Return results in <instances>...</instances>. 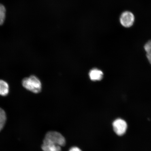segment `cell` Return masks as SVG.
Here are the masks:
<instances>
[{
  "label": "cell",
  "instance_id": "3957f363",
  "mask_svg": "<svg viewBox=\"0 0 151 151\" xmlns=\"http://www.w3.org/2000/svg\"><path fill=\"white\" fill-rule=\"evenodd\" d=\"M120 22L122 25L125 28L131 27L135 22V17L132 12L125 11L121 14Z\"/></svg>",
  "mask_w": 151,
  "mask_h": 151
},
{
  "label": "cell",
  "instance_id": "6da1fadb",
  "mask_svg": "<svg viewBox=\"0 0 151 151\" xmlns=\"http://www.w3.org/2000/svg\"><path fill=\"white\" fill-rule=\"evenodd\" d=\"M22 85L26 89L34 93H39L42 89L40 80L34 75L24 78L22 81Z\"/></svg>",
  "mask_w": 151,
  "mask_h": 151
},
{
  "label": "cell",
  "instance_id": "8fae6325",
  "mask_svg": "<svg viewBox=\"0 0 151 151\" xmlns=\"http://www.w3.org/2000/svg\"><path fill=\"white\" fill-rule=\"evenodd\" d=\"M69 151H82L80 149L77 147H72L70 149Z\"/></svg>",
  "mask_w": 151,
  "mask_h": 151
},
{
  "label": "cell",
  "instance_id": "277c9868",
  "mask_svg": "<svg viewBox=\"0 0 151 151\" xmlns=\"http://www.w3.org/2000/svg\"><path fill=\"white\" fill-rule=\"evenodd\" d=\"M112 125L115 133L119 136L124 135L127 131V122L122 119L118 118L115 120L113 122Z\"/></svg>",
  "mask_w": 151,
  "mask_h": 151
},
{
  "label": "cell",
  "instance_id": "8992f818",
  "mask_svg": "<svg viewBox=\"0 0 151 151\" xmlns=\"http://www.w3.org/2000/svg\"><path fill=\"white\" fill-rule=\"evenodd\" d=\"M41 148L43 151H61V146L44 140Z\"/></svg>",
  "mask_w": 151,
  "mask_h": 151
},
{
  "label": "cell",
  "instance_id": "7a4b0ae2",
  "mask_svg": "<svg viewBox=\"0 0 151 151\" xmlns=\"http://www.w3.org/2000/svg\"><path fill=\"white\" fill-rule=\"evenodd\" d=\"M43 140L61 147L65 146L66 143L65 138L63 136L58 132L55 131L48 132Z\"/></svg>",
  "mask_w": 151,
  "mask_h": 151
},
{
  "label": "cell",
  "instance_id": "30bf717a",
  "mask_svg": "<svg viewBox=\"0 0 151 151\" xmlns=\"http://www.w3.org/2000/svg\"><path fill=\"white\" fill-rule=\"evenodd\" d=\"M6 9L3 5L0 3V26L4 23L6 18Z\"/></svg>",
  "mask_w": 151,
  "mask_h": 151
},
{
  "label": "cell",
  "instance_id": "52a82bcc",
  "mask_svg": "<svg viewBox=\"0 0 151 151\" xmlns=\"http://www.w3.org/2000/svg\"><path fill=\"white\" fill-rule=\"evenodd\" d=\"M9 93V86L8 83L3 80H0V95L5 96Z\"/></svg>",
  "mask_w": 151,
  "mask_h": 151
},
{
  "label": "cell",
  "instance_id": "ba28073f",
  "mask_svg": "<svg viewBox=\"0 0 151 151\" xmlns=\"http://www.w3.org/2000/svg\"><path fill=\"white\" fill-rule=\"evenodd\" d=\"M144 48L146 53L147 59L151 65V40L146 43Z\"/></svg>",
  "mask_w": 151,
  "mask_h": 151
},
{
  "label": "cell",
  "instance_id": "9c48e42d",
  "mask_svg": "<svg viewBox=\"0 0 151 151\" xmlns=\"http://www.w3.org/2000/svg\"><path fill=\"white\" fill-rule=\"evenodd\" d=\"M6 120V116L5 111L0 108V131L4 127Z\"/></svg>",
  "mask_w": 151,
  "mask_h": 151
},
{
  "label": "cell",
  "instance_id": "5b68a950",
  "mask_svg": "<svg viewBox=\"0 0 151 151\" xmlns=\"http://www.w3.org/2000/svg\"><path fill=\"white\" fill-rule=\"evenodd\" d=\"M90 79L92 81H101L103 78L104 74L100 70L94 68L90 70L89 73Z\"/></svg>",
  "mask_w": 151,
  "mask_h": 151
}]
</instances>
